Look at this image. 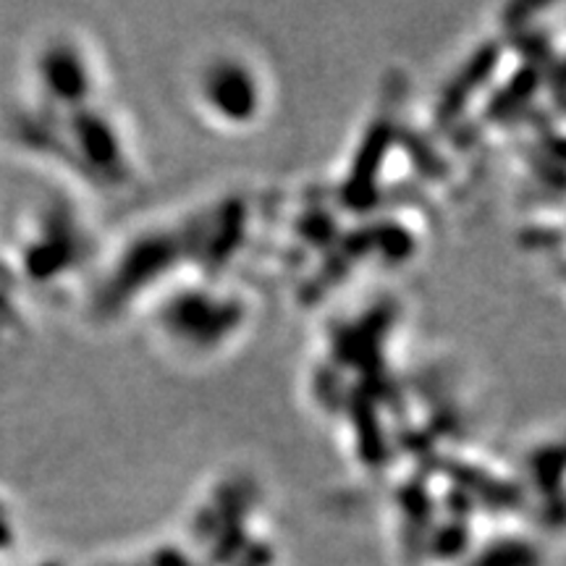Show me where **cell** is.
Instances as JSON below:
<instances>
[{"label": "cell", "instance_id": "obj_1", "mask_svg": "<svg viewBox=\"0 0 566 566\" xmlns=\"http://www.w3.org/2000/svg\"><path fill=\"white\" fill-rule=\"evenodd\" d=\"M244 323V307L218 289L192 286L174 292L160 304L158 325L181 349L208 352L229 342L233 331Z\"/></svg>", "mask_w": 566, "mask_h": 566}, {"label": "cell", "instance_id": "obj_2", "mask_svg": "<svg viewBox=\"0 0 566 566\" xmlns=\"http://www.w3.org/2000/svg\"><path fill=\"white\" fill-rule=\"evenodd\" d=\"M30 108L69 111L92 105L95 71L82 42L69 34H51L34 48L30 61Z\"/></svg>", "mask_w": 566, "mask_h": 566}, {"label": "cell", "instance_id": "obj_3", "mask_svg": "<svg viewBox=\"0 0 566 566\" xmlns=\"http://www.w3.org/2000/svg\"><path fill=\"white\" fill-rule=\"evenodd\" d=\"M197 95L216 124L250 126L265 108V87L258 69L242 55L221 53L208 61L197 76Z\"/></svg>", "mask_w": 566, "mask_h": 566}, {"label": "cell", "instance_id": "obj_4", "mask_svg": "<svg viewBox=\"0 0 566 566\" xmlns=\"http://www.w3.org/2000/svg\"><path fill=\"white\" fill-rule=\"evenodd\" d=\"M3 242L6 239H0V336L6 331H17L21 325V315H24V310H21V300L24 296H21L17 281H13Z\"/></svg>", "mask_w": 566, "mask_h": 566}, {"label": "cell", "instance_id": "obj_5", "mask_svg": "<svg viewBox=\"0 0 566 566\" xmlns=\"http://www.w3.org/2000/svg\"><path fill=\"white\" fill-rule=\"evenodd\" d=\"M6 530H9V520H6V509H3V504H0V541H3Z\"/></svg>", "mask_w": 566, "mask_h": 566}]
</instances>
